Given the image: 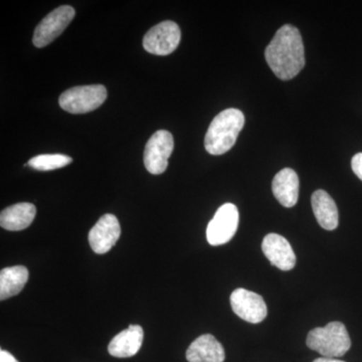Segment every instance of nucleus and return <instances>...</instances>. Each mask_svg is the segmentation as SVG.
<instances>
[{"label": "nucleus", "instance_id": "f257e3e1", "mask_svg": "<svg viewBox=\"0 0 362 362\" xmlns=\"http://www.w3.org/2000/svg\"><path fill=\"white\" fill-rule=\"evenodd\" d=\"M267 63L277 78L289 81L305 66L303 40L299 30L291 25L279 28L265 51Z\"/></svg>", "mask_w": 362, "mask_h": 362}, {"label": "nucleus", "instance_id": "f03ea898", "mask_svg": "<svg viewBox=\"0 0 362 362\" xmlns=\"http://www.w3.org/2000/svg\"><path fill=\"white\" fill-rule=\"evenodd\" d=\"M245 125V116L239 109L230 108L214 117L204 138V147L211 156H221L235 144Z\"/></svg>", "mask_w": 362, "mask_h": 362}, {"label": "nucleus", "instance_id": "7ed1b4c3", "mask_svg": "<svg viewBox=\"0 0 362 362\" xmlns=\"http://www.w3.org/2000/svg\"><path fill=\"white\" fill-rule=\"evenodd\" d=\"M306 342L309 349L329 358L344 356L351 347L349 331L344 324L337 321L311 330Z\"/></svg>", "mask_w": 362, "mask_h": 362}, {"label": "nucleus", "instance_id": "20e7f679", "mask_svg": "<svg viewBox=\"0 0 362 362\" xmlns=\"http://www.w3.org/2000/svg\"><path fill=\"white\" fill-rule=\"evenodd\" d=\"M107 99L103 85L78 86L65 90L59 100L63 110L71 114H85L96 110Z\"/></svg>", "mask_w": 362, "mask_h": 362}, {"label": "nucleus", "instance_id": "39448f33", "mask_svg": "<svg viewBox=\"0 0 362 362\" xmlns=\"http://www.w3.org/2000/svg\"><path fill=\"white\" fill-rule=\"evenodd\" d=\"M175 149L170 132L159 130L151 136L144 150V165L151 175H158L168 169V159Z\"/></svg>", "mask_w": 362, "mask_h": 362}, {"label": "nucleus", "instance_id": "423d86ee", "mask_svg": "<svg viewBox=\"0 0 362 362\" xmlns=\"http://www.w3.org/2000/svg\"><path fill=\"white\" fill-rule=\"evenodd\" d=\"M181 32L177 23L171 21H162L150 28L143 39V47L149 54L168 56L177 49Z\"/></svg>", "mask_w": 362, "mask_h": 362}, {"label": "nucleus", "instance_id": "0eeeda50", "mask_svg": "<svg viewBox=\"0 0 362 362\" xmlns=\"http://www.w3.org/2000/svg\"><path fill=\"white\" fill-rule=\"evenodd\" d=\"M240 214L237 206L225 204L218 209L206 228L207 242L211 246H221L230 242L237 233Z\"/></svg>", "mask_w": 362, "mask_h": 362}, {"label": "nucleus", "instance_id": "6e6552de", "mask_svg": "<svg viewBox=\"0 0 362 362\" xmlns=\"http://www.w3.org/2000/svg\"><path fill=\"white\" fill-rule=\"evenodd\" d=\"M75 14V9L70 6H59L47 14L35 30L33 45L37 47H45L51 44L70 25Z\"/></svg>", "mask_w": 362, "mask_h": 362}, {"label": "nucleus", "instance_id": "1a4fd4ad", "mask_svg": "<svg viewBox=\"0 0 362 362\" xmlns=\"http://www.w3.org/2000/svg\"><path fill=\"white\" fill-rule=\"evenodd\" d=\"M230 300L233 311L247 322H262L268 314L265 301L257 293L239 288L232 293Z\"/></svg>", "mask_w": 362, "mask_h": 362}, {"label": "nucleus", "instance_id": "9d476101", "mask_svg": "<svg viewBox=\"0 0 362 362\" xmlns=\"http://www.w3.org/2000/svg\"><path fill=\"white\" fill-rule=\"evenodd\" d=\"M120 235L121 226L118 218L114 214H104L90 230V246L96 254H106L115 246Z\"/></svg>", "mask_w": 362, "mask_h": 362}, {"label": "nucleus", "instance_id": "9b49d317", "mask_svg": "<svg viewBox=\"0 0 362 362\" xmlns=\"http://www.w3.org/2000/svg\"><path fill=\"white\" fill-rule=\"evenodd\" d=\"M262 250L272 265L290 271L296 265V256L291 245L278 233H269L262 243Z\"/></svg>", "mask_w": 362, "mask_h": 362}, {"label": "nucleus", "instance_id": "f8f14e48", "mask_svg": "<svg viewBox=\"0 0 362 362\" xmlns=\"http://www.w3.org/2000/svg\"><path fill=\"white\" fill-rule=\"evenodd\" d=\"M144 332L141 326L130 325L128 329L117 334L108 345V351L112 356L127 358L134 356L142 346Z\"/></svg>", "mask_w": 362, "mask_h": 362}, {"label": "nucleus", "instance_id": "ddd939ff", "mask_svg": "<svg viewBox=\"0 0 362 362\" xmlns=\"http://www.w3.org/2000/svg\"><path fill=\"white\" fill-rule=\"evenodd\" d=\"M225 349L211 334L202 335L189 345L187 359L189 362H223Z\"/></svg>", "mask_w": 362, "mask_h": 362}, {"label": "nucleus", "instance_id": "4468645a", "mask_svg": "<svg viewBox=\"0 0 362 362\" xmlns=\"http://www.w3.org/2000/svg\"><path fill=\"white\" fill-rule=\"evenodd\" d=\"M272 189L283 206L293 207L299 197V178L291 168H284L274 177Z\"/></svg>", "mask_w": 362, "mask_h": 362}, {"label": "nucleus", "instance_id": "2eb2a0df", "mask_svg": "<svg viewBox=\"0 0 362 362\" xmlns=\"http://www.w3.org/2000/svg\"><path fill=\"white\" fill-rule=\"evenodd\" d=\"M37 214V209L33 204L28 202H21L6 207L0 214V226L4 230H23L28 228Z\"/></svg>", "mask_w": 362, "mask_h": 362}, {"label": "nucleus", "instance_id": "dca6fc26", "mask_svg": "<svg viewBox=\"0 0 362 362\" xmlns=\"http://www.w3.org/2000/svg\"><path fill=\"white\" fill-rule=\"evenodd\" d=\"M311 202L319 225L324 230H335L338 226V209L332 197L324 190L318 189L312 195Z\"/></svg>", "mask_w": 362, "mask_h": 362}, {"label": "nucleus", "instance_id": "f3484780", "mask_svg": "<svg viewBox=\"0 0 362 362\" xmlns=\"http://www.w3.org/2000/svg\"><path fill=\"white\" fill-rule=\"evenodd\" d=\"M28 280V270L25 266H13L0 272V299L16 296Z\"/></svg>", "mask_w": 362, "mask_h": 362}, {"label": "nucleus", "instance_id": "a211bd4d", "mask_svg": "<svg viewBox=\"0 0 362 362\" xmlns=\"http://www.w3.org/2000/svg\"><path fill=\"white\" fill-rule=\"evenodd\" d=\"M73 161L71 157L64 154H42L33 157L28 165L40 171L54 170L69 165Z\"/></svg>", "mask_w": 362, "mask_h": 362}, {"label": "nucleus", "instance_id": "6ab92c4d", "mask_svg": "<svg viewBox=\"0 0 362 362\" xmlns=\"http://www.w3.org/2000/svg\"><path fill=\"white\" fill-rule=\"evenodd\" d=\"M351 168L357 177L362 180V153H357L351 160Z\"/></svg>", "mask_w": 362, "mask_h": 362}, {"label": "nucleus", "instance_id": "aec40b11", "mask_svg": "<svg viewBox=\"0 0 362 362\" xmlns=\"http://www.w3.org/2000/svg\"><path fill=\"white\" fill-rule=\"evenodd\" d=\"M0 362H18L16 361V357L6 350H0Z\"/></svg>", "mask_w": 362, "mask_h": 362}, {"label": "nucleus", "instance_id": "412c9836", "mask_svg": "<svg viewBox=\"0 0 362 362\" xmlns=\"http://www.w3.org/2000/svg\"><path fill=\"white\" fill-rule=\"evenodd\" d=\"M313 362H345V361H338V359H335V358H329V357H320V358H317Z\"/></svg>", "mask_w": 362, "mask_h": 362}]
</instances>
